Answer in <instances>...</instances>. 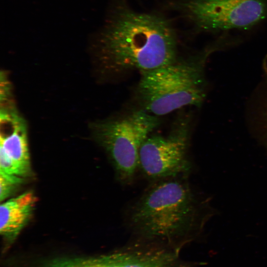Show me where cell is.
<instances>
[{"label":"cell","mask_w":267,"mask_h":267,"mask_svg":"<svg viewBox=\"0 0 267 267\" xmlns=\"http://www.w3.org/2000/svg\"><path fill=\"white\" fill-rule=\"evenodd\" d=\"M36 203L31 191H27L1 204L0 233L7 244L13 243L29 221Z\"/></svg>","instance_id":"obj_8"},{"label":"cell","mask_w":267,"mask_h":267,"mask_svg":"<svg viewBox=\"0 0 267 267\" xmlns=\"http://www.w3.org/2000/svg\"><path fill=\"white\" fill-rule=\"evenodd\" d=\"M266 126H267V118H266Z\"/></svg>","instance_id":"obj_12"},{"label":"cell","mask_w":267,"mask_h":267,"mask_svg":"<svg viewBox=\"0 0 267 267\" xmlns=\"http://www.w3.org/2000/svg\"><path fill=\"white\" fill-rule=\"evenodd\" d=\"M38 267H121L119 252L91 257H58L44 262Z\"/></svg>","instance_id":"obj_10"},{"label":"cell","mask_w":267,"mask_h":267,"mask_svg":"<svg viewBox=\"0 0 267 267\" xmlns=\"http://www.w3.org/2000/svg\"><path fill=\"white\" fill-rule=\"evenodd\" d=\"M206 205L181 176L156 180L133 204L128 224L139 240L178 251L201 230Z\"/></svg>","instance_id":"obj_2"},{"label":"cell","mask_w":267,"mask_h":267,"mask_svg":"<svg viewBox=\"0 0 267 267\" xmlns=\"http://www.w3.org/2000/svg\"><path fill=\"white\" fill-rule=\"evenodd\" d=\"M160 123L158 116L141 109L94 125L95 137L123 184L133 181L139 167L140 147Z\"/></svg>","instance_id":"obj_4"},{"label":"cell","mask_w":267,"mask_h":267,"mask_svg":"<svg viewBox=\"0 0 267 267\" xmlns=\"http://www.w3.org/2000/svg\"><path fill=\"white\" fill-rule=\"evenodd\" d=\"M1 114L6 118L10 131L1 134L0 151L14 162L23 177L27 176L31 172V165L24 123L15 112L4 110Z\"/></svg>","instance_id":"obj_9"},{"label":"cell","mask_w":267,"mask_h":267,"mask_svg":"<svg viewBox=\"0 0 267 267\" xmlns=\"http://www.w3.org/2000/svg\"><path fill=\"white\" fill-rule=\"evenodd\" d=\"M191 118H178L165 135L150 134L141 145L139 167L146 177L154 180L186 176L191 168L188 148Z\"/></svg>","instance_id":"obj_6"},{"label":"cell","mask_w":267,"mask_h":267,"mask_svg":"<svg viewBox=\"0 0 267 267\" xmlns=\"http://www.w3.org/2000/svg\"><path fill=\"white\" fill-rule=\"evenodd\" d=\"M172 5L205 32L249 30L267 17V0H181Z\"/></svg>","instance_id":"obj_5"},{"label":"cell","mask_w":267,"mask_h":267,"mask_svg":"<svg viewBox=\"0 0 267 267\" xmlns=\"http://www.w3.org/2000/svg\"><path fill=\"white\" fill-rule=\"evenodd\" d=\"M252 99H251V100H252ZM250 102H251V101H250ZM248 114H249V113H248Z\"/></svg>","instance_id":"obj_13"},{"label":"cell","mask_w":267,"mask_h":267,"mask_svg":"<svg viewBox=\"0 0 267 267\" xmlns=\"http://www.w3.org/2000/svg\"><path fill=\"white\" fill-rule=\"evenodd\" d=\"M23 177L0 172V201L9 197L24 182Z\"/></svg>","instance_id":"obj_11"},{"label":"cell","mask_w":267,"mask_h":267,"mask_svg":"<svg viewBox=\"0 0 267 267\" xmlns=\"http://www.w3.org/2000/svg\"><path fill=\"white\" fill-rule=\"evenodd\" d=\"M138 244L119 251L121 267H186L178 251L139 240Z\"/></svg>","instance_id":"obj_7"},{"label":"cell","mask_w":267,"mask_h":267,"mask_svg":"<svg viewBox=\"0 0 267 267\" xmlns=\"http://www.w3.org/2000/svg\"><path fill=\"white\" fill-rule=\"evenodd\" d=\"M101 58L114 73L159 68L177 58L176 33L158 13L135 11L122 2L115 8L100 39Z\"/></svg>","instance_id":"obj_1"},{"label":"cell","mask_w":267,"mask_h":267,"mask_svg":"<svg viewBox=\"0 0 267 267\" xmlns=\"http://www.w3.org/2000/svg\"><path fill=\"white\" fill-rule=\"evenodd\" d=\"M231 44L230 39L222 37L196 54L141 73L137 87L141 109L159 117L185 106L200 107L208 89L207 59Z\"/></svg>","instance_id":"obj_3"}]
</instances>
